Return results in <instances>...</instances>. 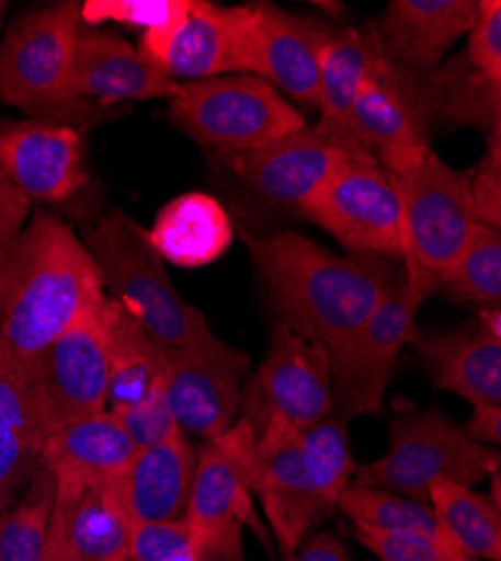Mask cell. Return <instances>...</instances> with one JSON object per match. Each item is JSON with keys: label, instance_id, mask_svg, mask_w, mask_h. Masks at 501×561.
I'll list each match as a JSON object with an SVG mask.
<instances>
[{"label": "cell", "instance_id": "obj_23", "mask_svg": "<svg viewBox=\"0 0 501 561\" xmlns=\"http://www.w3.org/2000/svg\"><path fill=\"white\" fill-rule=\"evenodd\" d=\"M196 474V449L185 432L135 454L115 481L133 524L185 517Z\"/></svg>", "mask_w": 501, "mask_h": 561}, {"label": "cell", "instance_id": "obj_30", "mask_svg": "<svg viewBox=\"0 0 501 561\" xmlns=\"http://www.w3.org/2000/svg\"><path fill=\"white\" fill-rule=\"evenodd\" d=\"M436 117L452 126H475L486 135L501 126V81H492L457 57L430 75Z\"/></svg>", "mask_w": 501, "mask_h": 561}, {"label": "cell", "instance_id": "obj_19", "mask_svg": "<svg viewBox=\"0 0 501 561\" xmlns=\"http://www.w3.org/2000/svg\"><path fill=\"white\" fill-rule=\"evenodd\" d=\"M477 0H394L369 30L380 57L414 75H430L477 21Z\"/></svg>", "mask_w": 501, "mask_h": 561}, {"label": "cell", "instance_id": "obj_1", "mask_svg": "<svg viewBox=\"0 0 501 561\" xmlns=\"http://www.w3.org/2000/svg\"><path fill=\"white\" fill-rule=\"evenodd\" d=\"M284 325L320 344L338 362L369 319L396 272L389 259L333 254L295 231L252 237L241 231Z\"/></svg>", "mask_w": 501, "mask_h": 561}, {"label": "cell", "instance_id": "obj_5", "mask_svg": "<svg viewBox=\"0 0 501 561\" xmlns=\"http://www.w3.org/2000/svg\"><path fill=\"white\" fill-rule=\"evenodd\" d=\"M394 184L400 203L402 274L407 286L428 299L481 227L468 173L447 167L432 151L417 169L394 175Z\"/></svg>", "mask_w": 501, "mask_h": 561}, {"label": "cell", "instance_id": "obj_31", "mask_svg": "<svg viewBox=\"0 0 501 561\" xmlns=\"http://www.w3.org/2000/svg\"><path fill=\"white\" fill-rule=\"evenodd\" d=\"M338 510L355 528L378 533H419L441 535L434 512L428 503L407 499L402 494L349 483L338 501Z\"/></svg>", "mask_w": 501, "mask_h": 561}, {"label": "cell", "instance_id": "obj_34", "mask_svg": "<svg viewBox=\"0 0 501 561\" xmlns=\"http://www.w3.org/2000/svg\"><path fill=\"white\" fill-rule=\"evenodd\" d=\"M55 505V483L38 470L30 494L0 514V561H43Z\"/></svg>", "mask_w": 501, "mask_h": 561}, {"label": "cell", "instance_id": "obj_12", "mask_svg": "<svg viewBox=\"0 0 501 561\" xmlns=\"http://www.w3.org/2000/svg\"><path fill=\"white\" fill-rule=\"evenodd\" d=\"M243 420L259 432L282 415L299 432L333 413V368L329 353L277 323L265 359L243 389Z\"/></svg>", "mask_w": 501, "mask_h": 561}, {"label": "cell", "instance_id": "obj_46", "mask_svg": "<svg viewBox=\"0 0 501 561\" xmlns=\"http://www.w3.org/2000/svg\"><path fill=\"white\" fill-rule=\"evenodd\" d=\"M43 561H79V557L75 554L64 522L59 517V512H55L53 507V517H50V528H48V543H45V554Z\"/></svg>", "mask_w": 501, "mask_h": 561}, {"label": "cell", "instance_id": "obj_17", "mask_svg": "<svg viewBox=\"0 0 501 561\" xmlns=\"http://www.w3.org/2000/svg\"><path fill=\"white\" fill-rule=\"evenodd\" d=\"M0 171L34 203H64L90 182L81 130L59 122L0 124Z\"/></svg>", "mask_w": 501, "mask_h": 561}, {"label": "cell", "instance_id": "obj_4", "mask_svg": "<svg viewBox=\"0 0 501 561\" xmlns=\"http://www.w3.org/2000/svg\"><path fill=\"white\" fill-rule=\"evenodd\" d=\"M81 3H59L21 16L0 45V100L45 122L95 124L100 108L77 98L75 55Z\"/></svg>", "mask_w": 501, "mask_h": 561}, {"label": "cell", "instance_id": "obj_48", "mask_svg": "<svg viewBox=\"0 0 501 561\" xmlns=\"http://www.w3.org/2000/svg\"><path fill=\"white\" fill-rule=\"evenodd\" d=\"M164 561H205V559H203L201 550L192 543V546H187V548H182V550L173 552V554L167 557Z\"/></svg>", "mask_w": 501, "mask_h": 561}, {"label": "cell", "instance_id": "obj_37", "mask_svg": "<svg viewBox=\"0 0 501 561\" xmlns=\"http://www.w3.org/2000/svg\"><path fill=\"white\" fill-rule=\"evenodd\" d=\"M187 5L190 0H88L81 3V23L90 27L119 23L149 32L171 23Z\"/></svg>", "mask_w": 501, "mask_h": 561}, {"label": "cell", "instance_id": "obj_26", "mask_svg": "<svg viewBox=\"0 0 501 561\" xmlns=\"http://www.w3.org/2000/svg\"><path fill=\"white\" fill-rule=\"evenodd\" d=\"M149 239L162 261L178 267H203L218 261L235 243V225L214 196L192 192L160 209Z\"/></svg>", "mask_w": 501, "mask_h": 561}, {"label": "cell", "instance_id": "obj_43", "mask_svg": "<svg viewBox=\"0 0 501 561\" xmlns=\"http://www.w3.org/2000/svg\"><path fill=\"white\" fill-rule=\"evenodd\" d=\"M32 201L0 171V252L27 225Z\"/></svg>", "mask_w": 501, "mask_h": 561}, {"label": "cell", "instance_id": "obj_29", "mask_svg": "<svg viewBox=\"0 0 501 561\" xmlns=\"http://www.w3.org/2000/svg\"><path fill=\"white\" fill-rule=\"evenodd\" d=\"M430 507L439 528L466 552L468 559L499 561L501 517L488 496L441 479L430 485Z\"/></svg>", "mask_w": 501, "mask_h": 561}, {"label": "cell", "instance_id": "obj_22", "mask_svg": "<svg viewBox=\"0 0 501 561\" xmlns=\"http://www.w3.org/2000/svg\"><path fill=\"white\" fill-rule=\"evenodd\" d=\"M138 454L113 411L61 427L41 445L38 465L55 490L117 481Z\"/></svg>", "mask_w": 501, "mask_h": 561}, {"label": "cell", "instance_id": "obj_38", "mask_svg": "<svg viewBox=\"0 0 501 561\" xmlns=\"http://www.w3.org/2000/svg\"><path fill=\"white\" fill-rule=\"evenodd\" d=\"M115 415L119 420L122 430L126 432V436L130 438V443L138 451L160 445L169 440L175 432H180L160 382L153 387V391L145 400L124 411H117Z\"/></svg>", "mask_w": 501, "mask_h": 561}, {"label": "cell", "instance_id": "obj_14", "mask_svg": "<svg viewBox=\"0 0 501 561\" xmlns=\"http://www.w3.org/2000/svg\"><path fill=\"white\" fill-rule=\"evenodd\" d=\"M248 355L218 337L207 344L162 348L160 385L178 427L205 440L237 425Z\"/></svg>", "mask_w": 501, "mask_h": 561}, {"label": "cell", "instance_id": "obj_11", "mask_svg": "<svg viewBox=\"0 0 501 561\" xmlns=\"http://www.w3.org/2000/svg\"><path fill=\"white\" fill-rule=\"evenodd\" d=\"M254 19L257 3L216 8L190 0L171 23L143 34L138 53L178 83L252 75Z\"/></svg>", "mask_w": 501, "mask_h": 561}, {"label": "cell", "instance_id": "obj_2", "mask_svg": "<svg viewBox=\"0 0 501 561\" xmlns=\"http://www.w3.org/2000/svg\"><path fill=\"white\" fill-rule=\"evenodd\" d=\"M106 299L93 256L53 211L38 209L0 252V335L23 362Z\"/></svg>", "mask_w": 501, "mask_h": 561}, {"label": "cell", "instance_id": "obj_16", "mask_svg": "<svg viewBox=\"0 0 501 561\" xmlns=\"http://www.w3.org/2000/svg\"><path fill=\"white\" fill-rule=\"evenodd\" d=\"M270 530L284 557L293 554L331 512L315 496L301 458V432L282 415H272L257 436L250 470Z\"/></svg>", "mask_w": 501, "mask_h": 561}, {"label": "cell", "instance_id": "obj_6", "mask_svg": "<svg viewBox=\"0 0 501 561\" xmlns=\"http://www.w3.org/2000/svg\"><path fill=\"white\" fill-rule=\"evenodd\" d=\"M169 119L223 156L261 151L308 126L275 85L254 75L180 83L169 102Z\"/></svg>", "mask_w": 501, "mask_h": 561}, {"label": "cell", "instance_id": "obj_10", "mask_svg": "<svg viewBox=\"0 0 501 561\" xmlns=\"http://www.w3.org/2000/svg\"><path fill=\"white\" fill-rule=\"evenodd\" d=\"M104 306L83 312L48 348L25 362L43 443L77 420L106 411Z\"/></svg>", "mask_w": 501, "mask_h": 561}, {"label": "cell", "instance_id": "obj_35", "mask_svg": "<svg viewBox=\"0 0 501 561\" xmlns=\"http://www.w3.org/2000/svg\"><path fill=\"white\" fill-rule=\"evenodd\" d=\"M353 537L380 561H470L445 533H378L353 526Z\"/></svg>", "mask_w": 501, "mask_h": 561}, {"label": "cell", "instance_id": "obj_47", "mask_svg": "<svg viewBox=\"0 0 501 561\" xmlns=\"http://www.w3.org/2000/svg\"><path fill=\"white\" fill-rule=\"evenodd\" d=\"M477 329L483 331L486 335H490L492 340L501 342V310H499V304L481 306V310L477 314Z\"/></svg>", "mask_w": 501, "mask_h": 561}, {"label": "cell", "instance_id": "obj_32", "mask_svg": "<svg viewBox=\"0 0 501 561\" xmlns=\"http://www.w3.org/2000/svg\"><path fill=\"white\" fill-rule=\"evenodd\" d=\"M301 458L315 496L333 512L355 474L346 420L329 415L322 423L301 432Z\"/></svg>", "mask_w": 501, "mask_h": 561}, {"label": "cell", "instance_id": "obj_41", "mask_svg": "<svg viewBox=\"0 0 501 561\" xmlns=\"http://www.w3.org/2000/svg\"><path fill=\"white\" fill-rule=\"evenodd\" d=\"M466 64L479 75L501 81V3L499 0H483L479 3L477 21L468 32Z\"/></svg>", "mask_w": 501, "mask_h": 561}, {"label": "cell", "instance_id": "obj_28", "mask_svg": "<svg viewBox=\"0 0 501 561\" xmlns=\"http://www.w3.org/2000/svg\"><path fill=\"white\" fill-rule=\"evenodd\" d=\"M104 348L109 362L106 411H124L145 400L160 382L162 346L117 301L102 310Z\"/></svg>", "mask_w": 501, "mask_h": 561}, {"label": "cell", "instance_id": "obj_49", "mask_svg": "<svg viewBox=\"0 0 501 561\" xmlns=\"http://www.w3.org/2000/svg\"><path fill=\"white\" fill-rule=\"evenodd\" d=\"M499 488H501V474H499V470H494L492 474H490V503L497 507V510H501V499H499Z\"/></svg>", "mask_w": 501, "mask_h": 561}, {"label": "cell", "instance_id": "obj_9", "mask_svg": "<svg viewBox=\"0 0 501 561\" xmlns=\"http://www.w3.org/2000/svg\"><path fill=\"white\" fill-rule=\"evenodd\" d=\"M430 75H414L380 59L360 88L351 113L355 151L374 158L391 175L417 169L432 153L430 128L436 108Z\"/></svg>", "mask_w": 501, "mask_h": 561}, {"label": "cell", "instance_id": "obj_20", "mask_svg": "<svg viewBox=\"0 0 501 561\" xmlns=\"http://www.w3.org/2000/svg\"><path fill=\"white\" fill-rule=\"evenodd\" d=\"M331 34L322 23L257 3L252 75L275 85L282 95L317 106L320 64Z\"/></svg>", "mask_w": 501, "mask_h": 561}, {"label": "cell", "instance_id": "obj_15", "mask_svg": "<svg viewBox=\"0 0 501 561\" xmlns=\"http://www.w3.org/2000/svg\"><path fill=\"white\" fill-rule=\"evenodd\" d=\"M423 301L400 272L346 353L331 364L333 409H340V417L383 411L396 357L414 333V319Z\"/></svg>", "mask_w": 501, "mask_h": 561}, {"label": "cell", "instance_id": "obj_50", "mask_svg": "<svg viewBox=\"0 0 501 561\" xmlns=\"http://www.w3.org/2000/svg\"><path fill=\"white\" fill-rule=\"evenodd\" d=\"M3 12H5V3H0V19H3Z\"/></svg>", "mask_w": 501, "mask_h": 561}, {"label": "cell", "instance_id": "obj_36", "mask_svg": "<svg viewBox=\"0 0 501 561\" xmlns=\"http://www.w3.org/2000/svg\"><path fill=\"white\" fill-rule=\"evenodd\" d=\"M0 430L25 432L43 445L25 362L10 348L3 335H0Z\"/></svg>", "mask_w": 501, "mask_h": 561}, {"label": "cell", "instance_id": "obj_18", "mask_svg": "<svg viewBox=\"0 0 501 561\" xmlns=\"http://www.w3.org/2000/svg\"><path fill=\"white\" fill-rule=\"evenodd\" d=\"M225 158L263 201L304 211L351 153L306 126L261 151Z\"/></svg>", "mask_w": 501, "mask_h": 561}, {"label": "cell", "instance_id": "obj_45", "mask_svg": "<svg viewBox=\"0 0 501 561\" xmlns=\"http://www.w3.org/2000/svg\"><path fill=\"white\" fill-rule=\"evenodd\" d=\"M286 561H349V554L335 535L317 533L288 554Z\"/></svg>", "mask_w": 501, "mask_h": 561}, {"label": "cell", "instance_id": "obj_25", "mask_svg": "<svg viewBox=\"0 0 501 561\" xmlns=\"http://www.w3.org/2000/svg\"><path fill=\"white\" fill-rule=\"evenodd\" d=\"M412 344L428 368L434 387L464 400L501 404V342L477 325L470 331L430 335L414 329Z\"/></svg>", "mask_w": 501, "mask_h": 561}, {"label": "cell", "instance_id": "obj_24", "mask_svg": "<svg viewBox=\"0 0 501 561\" xmlns=\"http://www.w3.org/2000/svg\"><path fill=\"white\" fill-rule=\"evenodd\" d=\"M376 43L367 32L346 27L338 34H331L320 64V85H317V108H320V122L312 130L329 139L331 145L349 151L357 158L353 137H351V113L360 88L372 75L380 61Z\"/></svg>", "mask_w": 501, "mask_h": 561}, {"label": "cell", "instance_id": "obj_39", "mask_svg": "<svg viewBox=\"0 0 501 561\" xmlns=\"http://www.w3.org/2000/svg\"><path fill=\"white\" fill-rule=\"evenodd\" d=\"M41 445L25 432L0 430V510H8L23 483L41 470Z\"/></svg>", "mask_w": 501, "mask_h": 561}, {"label": "cell", "instance_id": "obj_40", "mask_svg": "<svg viewBox=\"0 0 501 561\" xmlns=\"http://www.w3.org/2000/svg\"><path fill=\"white\" fill-rule=\"evenodd\" d=\"M470 198L481 225L501 227V126L488 133V149L472 173H468Z\"/></svg>", "mask_w": 501, "mask_h": 561}, {"label": "cell", "instance_id": "obj_42", "mask_svg": "<svg viewBox=\"0 0 501 561\" xmlns=\"http://www.w3.org/2000/svg\"><path fill=\"white\" fill-rule=\"evenodd\" d=\"M187 546H192V535L185 519L133 524L128 561H164Z\"/></svg>", "mask_w": 501, "mask_h": 561}, {"label": "cell", "instance_id": "obj_13", "mask_svg": "<svg viewBox=\"0 0 501 561\" xmlns=\"http://www.w3.org/2000/svg\"><path fill=\"white\" fill-rule=\"evenodd\" d=\"M353 254L402 256L394 175L374 158L351 156L301 211Z\"/></svg>", "mask_w": 501, "mask_h": 561}, {"label": "cell", "instance_id": "obj_27", "mask_svg": "<svg viewBox=\"0 0 501 561\" xmlns=\"http://www.w3.org/2000/svg\"><path fill=\"white\" fill-rule=\"evenodd\" d=\"M53 507L79 561H128L133 522L115 481L55 490Z\"/></svg>", "mask_w": 501, "mask_h": 561}, {"label": "cell", "instance_id": "obj_3", "mask_svg": "<svg viewBox=\"0 0 501 561\" xmlns=\"http://www.w3.org/2000/svg\"><path fill=\"white\" fill-rule=\"evenodd\" d=\"M106 297L117 301L162 348L214 342L205 314L178 295L149 231L122 209L83 229Z\"/></svg>", "mask_w": 501, "mask_h": 561}, {"label": "cell", "instance_id": "obj_33", "mask_svg": "<svg viewBox=\"0 0 501 561\" xmlns=\"http://www.w3.org/2000/svg\"><path fill=\"white\" fill-rule=\"evenodd\" d=\"M436 290L457 304H499L501 231L481 225L462 259L439 278Z\"/></svg>", "mask_w": 501, "mask_h": 561}, {"label": "cell", "instance_id": "obj_21", "mask_svg": "<svg viewBox=\"0 0 501 561\" xmlns=\"http://www.w3.org/2000/svg\"><path fill=\"white\" fill-rule=\"evenodd\" d=\"M72 85L77 98L100 111L119 102L173 100L180 83L158 72L133 45L100 30H81Z\"/></svg>", "mask_w": 501, "mask_h": 561}, {"label": "cell", "instance_id": "obj_7", "mask_svg": "<svg viewBox=\"0 0 501 561\" xmlns=\"http://www.w3.org/2000/svg\"><path fill=\"white\" fill-rule=\"evenodd\" d=\"M389 449L374 462L355 467V483L380 488L430 505V485L452 481L472 488L499 470V451L470 440L462 427L436 411L394 417Z\"/></svg>", "mask_w": 501, "mask_h": 561}, {"label": "cell", "instance_id": "obj_44", "mask_svg": "<svg viewBox=\"0 0 501 561\" xmlns=\"http://www.w3.org/2000/svg\"><path fill=\"white\" fill-rule=\"evenodd\" d=\"M462 432L483 445V447H499L501 443V404H486V402H472V415L468 423L462 427Z\"/></svg>", "mask_w": 501, "mask_h": 561}, {"label": "cell", "instance_id": "obj_8", "mask_svg": "<svg viewBox=\"0 0 501 561\" xmlns=\"http://www.w3.org/2000/svg\"><path fill=\"white\" fill-rule=\"evenodd\" d=\"M254 445V430L237 420L232 430L205 440L196 454L194 485L182 519L205 561H241V526H252L267 543L250 492Z\"/></svg>", "mask_w": 501, "mask_h": 561}]
</instances>
